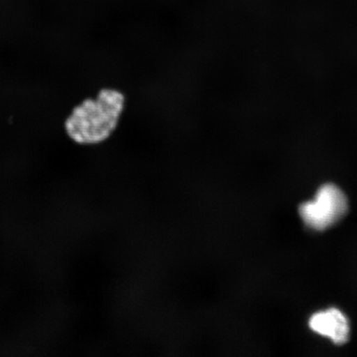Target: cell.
<instances>
[{
    "mask_svg": "<svg viewBox=\"0 0 357 357\" xmlns=\"http://www.w3.org/2000/svg\"><path fill=\"white\" fill-rule=\"evenodd\" d=\"M126 102L119 89L102 88L74 107L64 123L67 137L79 146L104 144L117 131Z\"/></svg>",
    "mask_w": 357,
    "mask_h": 357,
    "instance_id": "cell-1",
    "label": "cell"
},
{
    "mask_svg": "<svg viewBox=\"0 0 357 357\" xmlns=\"http://www.w3.org/2000/svg\"><path fill=\"white\" fill-rule=\"evenodd\" d=\"M348 211L347 196L333 184L321 186L314 200L303 204L300 214L310 229L323 231L341 220Z\"/></svg>",
    "mask_w": 357,
    "mask_h": 357,
    "instance_id": "cell-2",
    "label": "cell"
},
{
    "mask_svg": "<svg viewBox=\"0 0 357 357\" xmlns=\"http://www.w3.org/2000/svg\"><path fill=\"white\" fill-rule=\"evenodd\" d=\"M310 326L312 331L331 339L335 344H344L349 339V321L340 310L317 312L311 317Z\"/></svg>",
    "mask_w": 357,
    "mask_h": 357,
    "instance_id": "cell-3",
    "label": "cell"
}]
</instances>
